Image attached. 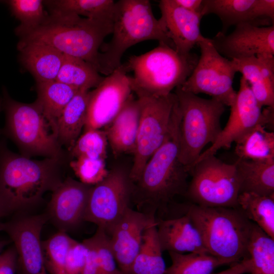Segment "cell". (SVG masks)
Segmentation results:
<instances>
[{
  "label": "cell",
  "mask_w": 274,
  "mask_h": 274,
  "mask_svg": "<svg viewBox=\"0 0 274 274\" xmlns=\"http://www.w3.org/2000/svg\"><path fill=\"white\" fill-rule=\"evenodd\" d=\"M82 242L87 248V254L81 274H102L93 246L88 238Z\"/></svg>",
  "instance_id": "cell-42"
},
{
  "label": "cell",
  "mask_w": 274,
  "mask_h": 274,
  "mask_svg": "<svg viewBox=\"0 0 274 274\" xmlns=\"http://www.w3.org/2000/svg\"><path fill=\"white\" fill-rule=\"evenodd\" d=\"M123 64L90 91L84 130L101 129L110 123L132 95Z\"/></svg>",
  "instance_id": "cell-15"
},
{
  "label": "cell",
  "mask_w": 274,
  "mask_h": 274,
  "mask_svg": "<svg viewBox=\"0 0 274 274\" xmlns=\"http://www.w3.org/2000/svg\"><path fill=\"white\" fill-rule=\"evenodd\" d=\"M88 239L96 251L102 274H123L116 261L110 237L102 229L97 228Z\"/></svg>",
  "instance_id": "cell-39"
},
{
  "label": "cell",
  "mask_w": 274,
  "mask_h": 274,
  "mask_svg": "<svg viewBox=\"0 0 274 274\" xmlns=\"http://www.w3.org/2000/svg\"><path fill=\"white\" fill-rule=\"evenodd\" d=\"M1 219V218H0Z\"/></svg>",
  "instance_id": "cell-47"
},
{
  "label": "cell",
  "mask_w": 274,
  "mask_h": 274,
  "mask_svg": "<svg viewBox=\"0 0 274 274\" xmlns=\"http://www.w3.org/2000/svg\"><path fill=\"white\" fill-rule=\"evenodd\" d=\"M159 7L161 13L159 20L179 54H190L195 45L207 39L200 32L201 14L182 8L174 0H161Z\"/></svg>",
  "instance_id": "cell-20"
},
{
  "label": "cell",
  "mask_w": 274,
  "mask_h": 274,
  "mask_svg": "<svg viewBox=\"0 0 274 274\" xmlns=\"http://www.w3.org/2000/svg\"><path fill=\"white\" fill-rule=\"evenodd\" d=\"M174 93L181 113L179 158L189 172L203 149L213 144L221 132L225 106L215 98L205 99L185 91L180 86Z\"/></svg>",
  "instance_id": "cell-7"
},
{
  "label": "cell",
  "mask_w": 274,
  "mask_h": 274,
  "mask_svg": "<svg viewBox=\"0 0 274 274\" xmlns=\"http://www.w3.org/2000/svg\"><path fill=\"white\" fill-rule=\"evenodd\" d=\"M155 221L154 217L130 208L114 226L109 236L116 261L123 274H129L144 231Z\"/></svg>",
  "instance_id": "cell-18"
},
{
  "label": "cell",
  "mask_w": 274,
  "mask_h": 274,
  "mask_svg": "<svg viewBox=\"0 0 274 274\" xmlns=\"http://www.w3.org/2000/svg\"><path fill=\"white\" fill-rule=\"evenodd\" d=\"M75 241L67 232L58 230L42 241L44 264L50 274H65L67 255Z\"/></svg>",
  "instance_id": "cell-36"
},
{
  "label": "cell",
  "mask_w": 274,
  "mask_h": 274,
  "mask_svg": "<svg viewBox=\"0 0 274 274\" xmlns=\"http://www.w3.org/2000/svg\"><path fill=\"white\" fill-rule=\"evenodd\" d=\"M93 185L68 177L52 191L45 212L58 231L65 232L84 222V217Z\"/></svg>",
  "instance_id": "cell-16"
},
{
  "label": "cell",
  "mask_w": 274,
  "mask_h": 274,
  "mask_svg": "<svg viewBox=\"0 0 274 274\" xmlns=\"http://www.w3.org/2000/svg\"><path fill=\"white\" fill-rule=\"evenodd\" d=\"M139 99L132 95L114 119L103 129L115 157L134 152L140 117Z\"/></svg>",
  "instance_id": "cell-23"
},
{
  "label": "cell",
  "mask_w": 274,
  "mask_h": 274,
  "mask_svg": "<svg viewBox=\"0 0 274 274\" xmlns=\"http://www.w3.org/2000/svg\"><path fill=\"white\" fill-rule=\"evenodd\" d=\"M214 14L222 23L226 33L231 26L248 23L259 26L273 24V0H203L201 15Z\"/></svg>",
  "instance_id": "cell-19"
},
{
  "label": "cell",
  "mask_w": 274,
  "mask_h": 274,
  "mask_svg": "<svg viewBox=\"0 0 274 274\" xmlns=\"http://www.w3.org/2000/svg\"><path fill=\"white\" fill-rule=\"evenodd\" d=\"M90 90H79L67 104L57 120L58 139L70 150L84 128Z\"/></svg>",
  "instance_id": "cell-25"
},
{
  "label": "cell",
  "mask_w": 274,
  "mask_h": 274,
  "mask_svg": "<svg viewBox=\"0 0 274 274\" xmlns=\"http://www.w3.org/2000/svg\"><path fill=\"white\" fill-rule=\"evenodd\" d=\"M258 124L235 142L237 159L252 161L274 160V133Z\"/></svg>",
  "instance_id": "cell-28"
},
{
  "label": "cell",
  "mask_w": 274,
  "mask_h": 274,
  "mask_svg": "<svg viewBox=\"0 0 274 274\" xmlns=\"http://www.w3.org/2000/svg\"><path fill=\"white\" fill-rule=\"evenodd\" d=\"M38 101L46 115L57 125L64 108L80 90L56 80L37 83Z\"/></svg>",
  "instance_id": "cell-32"
},
{
  "label": "cell",
  "mask_w": 274,
  "mask_h": 274,
  "mask_svg": "<svg viewBox=\"0 0 274 274\" xmlns=\"http://www.w3.org/2000/svg\"><path fill=\"white\" fill-rule=\"evenodd\" d=\"M10 243L8 240H0V255L3 252L5 247L7 246Z\"/></svg>",
  "instance_id": "cell-45"
},
{
  "label": "cell",
  "mask_w": 274,
  "mask_h": 274,
  "mask_svg": "<svg viewBox=\"0 0 274 274\" xmlns=\"http://www.w3.org/2000/svg\"><path fill=\"white\" fill-rule=\"evenodd\" d=\"M87 248L77 241L71 247L66 260L65 274H81L85 263Z\"/></svg>",
  "instance_id": "cell-40"
},
{
  "label": "cell",
  "mask_w": 274,
  "mask_h": 274,
  "mask_svg": "<svg viewBox=\"0 0 274 274\" xmlns=\"http://www.w3.org/2000/svg\"><path fill=\"white\" fill-rule=\"evenodd\" d=\"M250 274H274V239L252 222L248 246Z\"/></svg>",
  "instance_id": "cell-33"
},
{
  "label": "cell",
  "mask_w": 274,
  "mask_h": 274,
  "mask_svg": "<svg viewBox=\"0 0 274 274\" xmlns=\"http://www.w3.org/2000/svg\"><path fill=\"white\" fill-rule=\"evenodd\" d=\"M12 14L20 21L15 32L20 37L45 23L49 17L40 0L5 1Z\"/></svg>",
  "instance_id": "cell-35"
},
{
  "label": "cell",
  "mask_w": 274,
  "mask_h": 274,
  "mask_svg": "<svg viewBox=\"0 0 274 274\" xmlns=\"http://www.w3.org/2000/svg\"><path fill=\"white\" fill-rule=\"evenodd\" d=\"M17 254L13 246L0 255V274H17Z\"/></svg>",
  "instance_id": "cell-41"
},
{
  "label": "cell",
  "mask_w": 274,
  "mask_h": 274,
  "mask_svg": "<svg viewBox=\"0 0 274 274\" xmlns=\"http://www.w3.org/2000/svg\"><path fill=\"white\" fill-rule=\"evenodd\" d=\"M70 165L80 182L90 185L101 181L109 171L102 159L79 157L72 160Z\"/></svg>",
  "instance_id": "cell-38"
},
{
  "label": "cell",
  "mask_w": 274,
  "mask_h": 274,
  "mask_svg": "<svg viewBox=\"0 0 274 274\" xmlns=\"http://www.w3.org/2000/svg\"><path fill=\"white\" fill-rule=\"evenodd\" d=\"M2 99L6 131L19 147L29 154L59 159L61 146L57 125L46 115L38 100L20 102L12 98L6 90Z\"/></svg>",
  "instance_id": "cell-8"
},
{
  "label": "cell",
  "mask_w": 274,
  "mask_h": 274,
  "mask_svg": "<svg viewBox=\"0 0 274 274\" xmlns=\"http://www.w3.org/2000/svg\"><path fill=\"white\" fill-rule=\"evenodd\" d=\"M230 33L219 31L211 39L217 51L230 60L240 59L262 53L274 55V25L259 26L248 23L235 26Z\"/></svg>",
  "instance_id": "cell-17"
},
{
  "label": "cell",
  "mask_w": 274,
  "mask_h": 274,
  "mask_svg": "<svg viewBox=\"0 0 274 274\" xmlns=\"http://www.w3.org/2000/svg\"><path fill=\"white\" fill-rule=\"evenodd\" d=\"M162 252L208 253L200 234L189 216L184 215L156 220Z\"/></svg>",
  "instance_id": "cell-21"
},
{
  "label": "cell",
  "mask_w": 274,
  "mask_h": 274,
  "mask_svg": "<svg viewBox=\"0 0 274 274\" xmlns=\"http://www.w3.org/2000/svg\"><path fill=\"white\" fill-rule=\"evenodd\" d=\"M162 252L155 221L144 231L140 249L129 274H165L166 268Z\"/></svg>",
  "instance_id": "cell-29"
},
{
  "label": "cell",
  "mask_w": 274,
  "mask_h": 274,
  "mask_svg": "<svg viewBox=\"0 0 274 274\" xmlns=\"http://www.w3.org/2000/svg\"><path fill=\"white\" fill-rule=\"evenodd\" d=\"M234 163L240 193L274 195V160L258 161L237 159Z\"/></svg>",
  "instance_id": "cell-26"
},
{
  "label": "cell",
  "mask_w": 274,
  "mask_h": 274,
  "mask_svg": "<svg viewBox=\"0 0 274 274\" xmlns=\"http://www.w3.org/2000/svg\"><path fill=\"white\" fill-rule=\"evenodd\" d=\"M129 170L114 167L101 181L92 186L90 192L84 221L95 224L108 235L131 208Z\"/></svg>",
  "instance_id": "cell-10"
},
{
  "label": "cell",
  "mask_w": 274,
  "mask_h": 274,
  "mask_svg": "<svg viewBox=\"0 0 274 274\" xmlns=\"http://www.w3.org/2000/svg\"><path fill=\"white\" fill-rule=\"evenodd\" d=\"M181 111L176 99L165 139L131 182V201L136 210L161 219L175 206V198L186 196L189 172L180 161Z\"/></svg>",
  "instance_id": "cell-1"
},
{
  "label": "cell",
  "mask_w": 274,
  "mask_h": 274,
  "mask_svg": "<svg viewBox=\"0 0 274 274\" xmlns=\"http://www.w3.org/2000/svg\"><path fill=\"white\" fill-rule=\"evenodd\" d=\"M3 109V99L2 98H0V112Z\"/></svg>",
  "instance_id": "cell-46"
},
{
  "label": "cell",
  "mask_w": 274,
  "mask_h": 274,
  "mask_svg": "<svg viewBox=\"0 0 274 274\" xmlns=\"http://www.w3.org/2000/svg\"><path fill=\"white\" fill-rule=\"evenodd\" d=\"M59 159H30L0 148V218L29 212L62 182Z\"/></svg>",
  "instance_id": "cell-2"
},
{
  "label": "cell",
  "mask_w": 274,
  "mask_h": 274,
  "mask_svg": "<svg viewBox=\"0 0 274 274\" xmlns=\"http://www.w3.org/2000/svg\"><path fill=\"white\" fill-rule=\"evenodd\" d=\"M20 60L37 83L56 80L64 54L53 47L36 41H20Z\"/></svg>",
  "instance_id": "cell-24"
},
{
  "label": "cell",
  "mask_w": 274,
  "mask_h": 274,
  "mask_svg": "<svg viewBox=\"0 0 274 274\" xmlns=\"http://www.w3.org/2000/svg\"><path fill=\"white\" fill-rule=\"evenodd\" d=\"M198 61L197 56L183 55L167 45H159L140 55H132L123 65L131 89L137 97H160L170 94L191 75Z\"/></svg>",
  "instance_id": "cell-6"
},
{
  "label": "cell",
  "mask_w": 274,
  "mask_h": 274,
  "mask_svg": "<svg viewBox=\"0 0 274 274\" xmlns=\"http://www.w3.org/2000/svg\"><path fill=\"white\" fill-rule=\"evenodd\" d=\"M112 28L113 21L49 14L45 23L21 37L20 41L45 43L64 55L85 60L99 72V49Z\"/></svg>",
  "instance_id": "cell-5"
},
{
  "label": "cell",
  "mask_w": 274,
  "mask_h": 274,
  "mask_svg": "<svg viewBox=\"0 0 274 274\" xmlns=\"http://www.w3.org/2000/svg\"><path fill=\"white\" fill-rule=\"evenodd\" d=\"M174 1L177 5L187 11L201 15L202 0H174Z\"/></svg>",
  "instance_id": "cell-44"
},
{
  "label": "cell",
  "mask_w": 274,
  "mask_h": 274,
  "mask_svg": "<svg viewBox=\"0 0 274 274\" xmlns=\"http://www.w3.org/2000/svg\"><path fill=\"white\" fill-rule=\"evenodd\" d=\"M172 265L165 274H210L217 267L227 264L208 253L168 252Z\"/></svg>",
  "instance_id": "cell-34"
},
{
  "label": "cell",
  "mask_w": 274,
  "mask_h": 274,
  "mask_svg": "<svg viewBox=\"0 0 274 274\" xmlns=\"http://www.w3.org/2000/svg\"><path fill=\"white\" fill-rule=\"evenodd\" d=\"M237 207L250 221L274 239V195L241 192Z\"/></svg>",
  "instance_id": "cell-30"
},
{
  "label": "cell",
  "mask_w": 274,
  "mask_h": 274,
  "mask_svg": "<svg viewBox=\"0 0 274 274\" xmlns=\"http://www.w3.org/2000/svg\"><path fill=\"white\" fill-rule=\"evenodd\" d=\"M185 209L209 254L227 264L249 257L248 246L252 222L238 208L209 207L192 203Z\"/></svg>",
  "instance_id": "cell-4"
},
{
  "label": "cell",
  "mask_w": 274,
  "mask_h": 274,
  "mask_svg": "<svg viewBox=\"0 0 274 274\" xmlns=\"http://www.w3.org/2000/svg\"><path fill=\"white\" fill-rule=\"evenodd\" d=\"M104 78L89 62L64 55L56 80L78 90H90L95 88Z\"/></svg>",
  "instance_id": "cell-31"
},
{
  "label": "cell",
  "mask_w": 274,
  "mask_h": 274,
  "mask_svg": "<svg viewBox=\"0 0 274 274\" xmlns=\"http://www.w3.org/2000/svg\"><path fill=\"white\" fill-rule=\"evenodd\" d=\"M232 60L236 73L242 74L258 104L274 108V55L262 53Z\"/></svg>",
  "instance_id": "cell-22"
},
{
  "label": "cell",
  "mask_w": 274,
  "mask_h": 274,
  "mask_svg": "<svg viewBox=\"0 0 274 274\" xmlns=\"http://www.w3.org/2000/svg\"><path fill=\"white\" fill-rule=\"evenodd\" d=\"M48 221L45 212L16 215L7 221L0 222V232L9 236L17 254V274H47L41 236Z\"/></svg>",
  "instance_id": "cell-14"
},
{
  "label": "cell",
  "mask_w": 274,
  "mask_h": 274,
  "mask_svg": "<svg viewBox=\"0 0 274 274\" xmlns=\"http://www.w3.org/2000/svg\"><path fill=\"white\" fill-rule=\"evenodd\" d=\"M186 196L193 203L209 207L238 208L239 181L234 163L223 162L215 155L194 163Z\"/></svg>",
  "instance_id": "cell-9"
},
{
  "label": "cell",
  "mask_w": 274,
  "mask_h": 274,
  "mask_svg": "<svg viewBox=\"0 0 274 274\" xmlns=\"http://www.w3.org/2000/svg\"><path fill=\"white\" fill-rule=\"evenodd\" d=\"M112 33V39L102 47L99 56V73L106 76L121 65V58L126 51L140 42L156 40L159 44L174 49L164 26L154 16L148 0L116 2Z\"/></svg>",
  "instance_id": "cell-3"
},
{
  "label": "cell",
  "mask_w": 274,
  "mask_h": 274,
  "mask_svg": "<svg viewBox=\"0 0 274 274\" xmlns=\"http://www.w3.org/2000/svg\"><path fill=\"white\" fill-rule=\"evenodd\" d=\"M200 55L191 75L180 87L197 95L208 94L225 106L234 102L236 91L233 81L236 73L232 60L221 55L215 48L211 39L197 44Z\"/></svg>",
  "instance_id": "cell-11"
},
{
  "label": "cell",
  "mask_w": 274,
  "mask_h": 274,
  "mask_svg": "<svg viewBox=\"0 0 274 274\" xmlns=\"http://www.w3.org/2000/svg\"><path fill=\"white\" fill-rule=\"evenodd\" d=\"M50 14L75 15L100 21H113V0H53L44 1Z\"/></svg>",
  "instance_id": "cell-27"
},
{
  "label": "cell",
  "mask_w": 274,
  "mask_h": 274,
  "mask_svg": "<svg viewBox=\"0 0 274 274\" xmlns=\"http://www.w3.org/2000/svg\"><path fill=\"white\" fill-rule=\"evenodd\" d=\"M108 145L107 135L104 130L90 129L83 131L69 151L75 159L86 157L106 160Z\"/></svg>",
  "instance_id": "cell-37"
},
{
  "label": "cell",
  "mask_w": 274,
  "mask_h": 274,
  "mask_svg": "<svg viewBox=\"0 0 274 274\" xmlns=\"http://www.w3.org/2000/svg\"><path fill=\"white\" fill-rule=\"evenodd\" d=\"M141 112L129 177L133 182L166 136L176 99L174 93L160 97H137Z\"/></svg>",
  "instance_id": "cell-12"
},
{
  "label": "cell",
  "mask_w": 274,
  "mask_h": 274,
  "mask_svg": "<svg viewBox=\"0 0 274 274\" xmlns=\"http://www.w3.org/2000/svg\"><path fill=\"white\" fill-rule=\"evenodd\" d=\"M230 107V113L225 126L215 142L201 153L194 163L215 155L222 148H230L233 143L257 125L262 124L266 127L273 126L274 108L266 107L262 110L243 77L234 101Z\"/></svg>",
  "instance_id": "cell-13"
},
{
  "label": "cell",
  "mask_w": 274,
  "mask_h": 274,
  "mask_svg": "<svg viewBox=\"0 0 274 274\" xmlns=\"http://www.w3.org/2000/svg\"><path fill=\"white\" fill-rule=\"evenodd\" d=\"M251 260L249 257L233 264L231 267L216 273L210 274H245L250 273L251 269Z\"/></svg>",
  "instance_id": "cell-43"
}]
</instances>
